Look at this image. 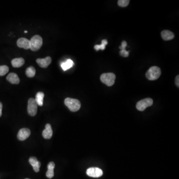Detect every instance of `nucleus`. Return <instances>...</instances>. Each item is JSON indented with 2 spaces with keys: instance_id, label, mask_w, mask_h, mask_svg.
Instances as JSON below:
<instances>
[{
  "instance_id": "f257e3e1",
  "label": "nucleus",
  "mask_w": 179,
  "mask_h": 179,
  "mask_svg": "<svg viewBox=\"0 0 179 179\" xmlns=\"http://www.w3.org/2000/svg\"><path fill=\"white\" fill-rule=\"evenodd\" d=\"M64 104L71 112H77L81 108L80 102L77 99L67 97L64 101Z\"/></svg>"
},
{
  "instance_id": "f03ea898",
  "label": "nucleus",
  "mask_w": 179,
  "mask_h": 179,
  "mask_svg": "<svg viewBox=\"0 0 179 179\" xmlns=\"http://www.w3.org/2000/svg\"><path fill=\"white\" fill-rule=\"evenodd\" d=\"M161 69L157 66L151 67L149 68L146 74V78L149 80H155L159 78L161 75Z\"/></svg>"
},
{
  "instance_id": "7ed1b4c3",
  "label": "nucleus",
  "mask_w": 179,
  "mask_h": 179,
  "mask_svg": "<svg viewBox=\"0 0 179 179\" xmlns=\"http://www.w3.org/2000/svg\"><path fill=\"white\" fill-rule=\"evenodd\" d=\"M42 38L38 35H34L30 40V49L33 51H36L41 48L42 45Z\"/></svg>"
},
{
  "instance_id": "20e7f679",
  "label": "nucleus",
  "mask_w": 179,
  "mask_h": 179,
  "mask_svg": "<svg viewBox=\"0 0 179 179\" xmlns=\"http://www.w3.org/2000/svg\"><path fill=\"white\" fill-rule=\"evenodd\" d=\"M100 79L105 84L110 87L114 84L116 75L112 73H104L101 76Z\"/></svg>"
},
{
  "instance_id": "39448f33",
  "label": "nucleus",
  "mask_w": 179,
  "mask_h": 179,
  "mask_svg": "<svg viewBox=\"0 0 179 179\" xmlns=\"http://www.w3.org/2000/svg\"><path fill=\"white\" fill-rule=\"evenodd\" d=\"M38 104L34 98H30L28 101L27 112L30 116H35L38 112Z\"/></svg>"
},
{
  "instance_id": "423d86ee",
  "label": "nucleus",
  "mask_w": 179,
  "mask_h": 179,
  "mask_svg": "<svg viewBox=\"0 0 179 179\" xmlns=\"http://www.w3.org/2000/svg\"><path fill=\"white\" fill-rule=\"evenodd\" d=\"M153 101L151 98H146L138 101L136 104V109L139 111H143L149 106H151Z\"/></svg>"
},
{
  "instance_id": "0eeeda50",
  "label": "nucleus",
  "mask_w": 179,
  "mask_h": 179,
  "mask_svg": "<svg viewBox=\"0 0 179 179\" xmlns=\"http://www.w3.org/2000/svg\"><path fill=\"white\" fill-rule=\"evenodd\" d=\"M87 175L93 178H99L103 175V172L99 168L92 167L87 169Z\"/></svg>"
},
{
  "instance_id": "6e6552de",
  "label": "nucleus",
  "mask_w": 179,
  "mask_h": 179,
  "mask_svg": "<svg viewBox=\"0 0 179 179\" xmlns=\"http://www.w3.org/2000/svg\"><path fill=\"white\" fill-rule=\"evenodd\" d=\"M30 135V131L28 129H21L18 134V138L21 141H23L27 139Z\"/></svg>"
},
{
  "instance_id": "1a4fd4ad",
  "label": "nucleus",
  "mask_w": 179,
  "mask_h": 179,
  "mask_svg": "<svg viewBox=\"0 0 179 179\" xmlns=\"http://www.w3.org/2000/svg\"><path fill=\"white\" fill-rule=\"evenodd\" d=\"M17 45L19 47L24 48L25 50L30 49V40L23 38H20L18 39L17 41Z\"/></svg>"
},
{
  "instance_id": "9d476101",
  "label": "nucleus",
  "mask_w": 179,
  "mask_h": 179,
  "mask_svg": "<svg viewBox=\"0 0 179 179\" xmlns=\"http://www.w3.org/2000/svg\"><path fill=\"white\" fill-rule=\"evenodd\" d=\"M51 61L52 60L50 56L46 57L45 58H38L37 59V63L38 64L39 66L44 68L47 67L51 62Z\"/></svg>"
},
{
  "instance_id": "9b49d317",
  "label": "nucleus",
  "mask_w": 179,
  "mask_h": 179,
  "mask_svg": "<svg viewBox=\"0 0 179 179\" xmlns=\"http://www.w3.org/2000/svg\"><path fill=\"white\" fill-rule=\"evenodd\" d=\"M29 162L30 164L33 166L34 171L35 172H38L39 171V168L41 166V163L40 162L38 161V160L35 157H30L29 159Z\"/></svg>"
},
{
  "instance_id": "f8f14e48",
  "label": "nucleus",
  "mask_w": 179,
  "mask_h": 179,
  "mask_svg": "<svg viewBox=\"0 0 179 179\" xmlns=\"http://www.w3.org/2000/svg\"><path fill=\"white\" fill-rule=\"evenodd\" d=\"M53 134L51 126L50 124H47L46 125V129L42 132V136L45 139H50Z\"/></svg>"
},
{
  "instance_id": "ddd939ff",
  "label": "nucleus",
  "mask_w": 179,
  "mask_h": 179,
  "mask_svg": "<svg viewBox=\"0 0 179 179\" xmlns=\"http://www.w3.org/2000/svg\"><path fill=\"white\" fill-rule=\"evenodd\" d=\"M7 80L13 84H18L20 83V79L16 73H10L7 77Z\"/></svg>"
},
{
  "instance_id": "4468645a",
  "label": "nucleus",
  "mask_w": 179,
  "mask_h": 179,
  "mask_svg": "<svg viewBox=\"0 0 179 179\" xmlns=\"http://www.w3.org/2000/svg\"><path fill=\"white\" fill-rule=\"evenodd\" d=\"M161 36L162 37L164 40H172L174 38V34L171 31L165 30L161 33Z\"/></svg>"
},
{
  "instance_id": "2eb2a0df",
  "label": "nucleus",
  "mask_w": 179,
  "mask_h": 179,
  "mask_svg": "<svg viewBox=\"0 0 179 179\" xmlns=\"http://www.w3.org/2000/svg\"><path fill=\"white\" fill-rule=\"evenodd\" d=\"M24 63H25V60L22 58L14 59L12 61V66L14 67H20L22 66Z\"/></svg>"
},
{
  "instance_id": "dca6fc26",
  "label": "nucleus",
  "mask_w": 179,
  "mask_h": 179,
  "mask_svg": "<svg viewBox=\"0 0 179 179\" xmlns=\"http://www.w3.org/2000/svg\"><path fill=\"white\" fill-rule=\"evenodd\" d=\"M44 94L43 92H38L35 96V101L37 102L38 105L42 106L43 105V98H44Z\"/></svg>"
},
{
  "instance_id": "f3484780",
  "label": "nucleus",
  "mask_w": 179,
  "mask_h": 179,
  "mask_svg": "<svg viewBox=\"0 0 179 179\" xmlns=\"http://www.w3.org/2000/svg\"><path fill=\"white\" fill-rule=\"evenodd\" d=\"M73 65H74L73 61L72 60L68 59L65 62L61 64V66L64 71H66L73 66Z\"/></svg>"
},
{
  "instance_id": "a211bd4d",
  "label": "nucleus",
  "mask_w": 179,
  "mask_h": 179,
  "mask_svg": "<svg viewBox=\"0 0 179 179\" xmlns=\"http://www.w3.org/2000/svg\"><path fill=\"white\" fill-rule=\"evenodd\" d=\"M26 75L29 78H33L35 74V69L34 67L30 66L27 68L26 70Z\"/></svg>"
},
{
  "instance_id": "6ab92c4d",
  "label": "nucleus",
  "mask_w": 179,
  "mask_h": 179,
  "mask_svg": "<svg viewBox=\"0 0 179 179\" xmlns=\"http://www.w3.org/2000/svg\"><path fill=\"white\" fill-rule=\"evenodd\" d=\"M108 44V41L106 39H104L101 41V45H96L94 46V48L97 51L100 50H104L105 48V46Z\"/></svg>"
},
{
  "instance_id": "aec40b11",
  "label": "nucleus",
  "mask_w": 179,
  "mask_h": 179,
  "mask_svg": "<svg viewBox=\"0 0 179 179\" xmlns=\"http://www.w3.org/2000/svg\"><path fill=\"white\" fill-rule=\"evenodd\" d=\"M9 71V68L6 65L0 66V76L5 75Z\"/></svg>"
},
{
  "instance_id": "412c9836",
  "label": "nucleus",
  "mask_w": 179,
  "mask_h": 179,
  "mask_svg": "<svg viewBox=\"0 0 179 179\" xmlns=\"http://www.w3.org/2000/svg\"><path fill=\"white\" fill-rule=\"evenodd\" d=\"M117 3L119 7H126L129 5V0H119Z\"/></svg>"
},
{
  "instance_id": "4be33fe9",
  "label": "nucleus",
  "mask_w": 179,
  "mask_h": 179,
  "mask_svg": "<svg viewBox=\"0 0 179 179\" xmlns=\"http://www.w3.org/2000/svg\"><path fill=\"white\" fill-rule=\"evenodd\" d=\"M46 176L49 179H51L54 177V169H48L46 173Z\"/></svg>"
},
{
  "instance_id": "5701e85b",
  "label": "nucleus",
  "mask_w": 179,
  "mask_h": 179,
  "mask_svg": "<svg viewBox=\"0 0 179 179\" xmlns=\"http://www.w3.org/2000/svg\"><path fill=\"white\" fill-rule=\"evenodd\" d=\"M120 55L121 56H123V57H128L129 55V51H127L126 50H121L119 52Z\"/></svg>"
},
{
  "instance_id": "b1692460",
  "label": "nucleus",
  "mask_w": 179,
  "mask_h": 179,
  "mask_svg": "<svg viewBox=\"0 0 179 179\" xmlns=\"http://www.w3.org/2000/svg\"><path fill=\"white\" fill-rule=\"evenodd\" d=\"M126 46H127L126 42L125 41H123L122 42V43H121V46H119V49L121 50H125Z\"/></svg>"
},
{
  "instance_id": "393cba45",
  "label": "nucleus",
  "mask_w": 179,
  "mask_h": 179,
  "mask_svg": "<svg viewBox=\"0 0 179 179\" xmlns=\"http://www.w3.org/2000/svg\"><path fill=\"white\" fill-rule=\"evenodd\" d=\"M55 164L53 162H51L50 163L48 164V166H47V168L48 169H54L55 168Z\"/></svg>"
},
{
  "instance_id": "a878e982",
  "label": "nucleus",
  "mask_w": 179,
  "mask_h": 179,
  "mask_svg": "<svg viewBox=\"0 0 179 179\" xmlns=\"http://www.w3.org/2000/svg\"><path fill=\"white\" fill-rule=\"evenodd\" d=\"M179 75L177 76L176 78V84L178 87H179Z\"/></svg>"
},
{
  "instance_id": "bb28decb",
  "label": "nucleus",
  "mask_w": 179,
  "mask_h": 179,
  "mask_svg": "<svg viewBox=\"0 0 179 179\" xmlns=\"http://www.w3.org/2000/svg\"><path fill=\"white\" fill-rule=\"evenodd\" d=\"M2 109H3V105L1 102H0V117L2 115Z\"/></svg>"
},
{
  "instance_id": "cd10ccee",
  "label": "nucleus",
  "mask_w": 179,
  "mask_h": 179,
  "mask_svg": "<svg viewBox=\"0 0 179 179\" xmlns=\"http://www.w3.org/2000/svg\"><path fill=\"white\" fill-rule=\"evenodd\" d=\"M25 33H27V31H26V30H25Z\"/></svg>"
},
{
  "instance_id": "c85d7f7f",
  "label": "nucleus",
  "mask_w": 179,
  "mask_h": 179,
  "mask_svg": "<svg viewBox=\"0 0 179 179\" xmlns=\"http://www.w3.org/2000/svg\"><path fill=\"white\" fill-rule=\"evenodd\" d=\"M28 179V178H26V179Z\"/></svg>"
}]
</instances>
